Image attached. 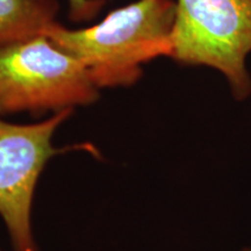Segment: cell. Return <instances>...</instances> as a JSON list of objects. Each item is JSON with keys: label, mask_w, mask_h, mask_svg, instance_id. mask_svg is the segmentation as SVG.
<instances>
[{"label": "cell", "mask_w": 251, "mask_h": 251, "mask_svg": "<svg viewBox=\"0 0 251 251\" xmlns=\"http://www.w3.org/2000/svg\"><path fill=\"white\" fill-rule=\"evenodd\" d=\"M57 13L56 0H0V48L45 34Z\"/></svg>", "instance_id": "cell-5"}, {"label": "cell", "mask_w": 251, "mask_h": 251, "mask_svg": "<svg viewBox=\"0 0 251 251\" xmlns=\"http://www.w3.org/2000/svg\"><path fill=\"white\" fill-rule=\"evenodd\" d=\"M175 21V0H137L93 26L69 29L55 23L45 35L83 65L96 87H126L142 77L144 64L170 57Z\"/></svg>", "instance_id": "cell-1"}, {"label": "cell", "mask_w": 251, "mask_h": 251, "mask_svg": "<svg viewBox=\"0 0 251 251\" xmlns=\"http://www.w3.org/2000/svg\"><path fill=\"white\" fill-rule=\"evenodd\" d=\"M74 109L55 112L45 121L15 125L0 118V216L7 226L15 251H36L31 236L30 209L41 172L52 156L90 144L56 148L52 137Z\"/></svg>", "instance_id": "cell-4"}, {"label": "cell", "mask_w": 251, "mask_h": 251, "mask_svg": "<svg viewBox=\"0 0 251 251\" xmlns=\"http://www.w3.org/2000/svg\"><path fill=\"white\" fill-rule=\"evenodd\" d=\"M83 65L45 34L0 48V117L59 112L98 99Z\"/></svg>", "instance_id": "cell-2"}, {"label": "cell", "mask_w": 251, "mask_h": 251, "mask_svg": "<svg viewBox=\"0 0 251 251\" xmlns=\"http://www.w3.org/2000/svg\"><path fill=\"white\" fill-rule=\"evenodd\" d=\"M244 251H251V248H250V249H246Z\"/></svg>", "instance_id": "cell-7"}, {"label": "cell", "mask_w": 251, "mask_h": 251, "mask_svg": "<svg viewBox=\"0 0 251 251\" xmlns=\"http://www.w3.org/2000/svg\"><path fill=\"white\" fill-rule=\"evenodd\" d=\"M170 57L181 65L208 67L227 78L235 99L251 94L246 67L251 52V0H175Z\"/></svg>", "instance_id": "cell-3"}, {"label": "cell", "mask_w": 251, "mask_h": 251, "mask_svg": "<svg viewBox=\"0 0 251 251\" xmlns=\"http://www.w3.org/2000/svg\"><path fill=\"white\" fill-rule=\"evenodd\" d=\"M68 1L69 17L75 23H85L92 20L106 4V0H68Z\"/></svg>", "instance_id": "cell-6"}]
</instances>
